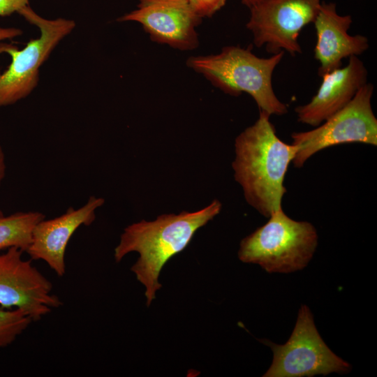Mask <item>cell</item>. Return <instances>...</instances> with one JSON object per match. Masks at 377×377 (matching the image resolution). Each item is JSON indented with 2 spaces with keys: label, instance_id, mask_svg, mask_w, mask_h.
<instances>
[{
  "label": "cell",
  "instance_id": "12",
  "mask_svg": "<svg viewBox=\"0 0 377 377\" xmlns=\"http://www.w3.org/2000/svg\"><path fill=\"white\" fill-rule=\"evenodd\" d=\"M368 71L357 56L349 57L348 64L333 70L322 77L321 84L311 100L295 108L297 121L316 127L348 104L366 84Z\"/></svg>",
  "mask_w": 377,
  "mask_h": 377
},
{
  "label": "cell",
  "instance_id": "1",
  "mask_svg": "<svg viewBox=\"0 0 377 377\" xmlns=\"http://www.w3.org/2000/svg\"><path fill=\"white\" fill-rule=\"evenodd\" d=\"M270 114L260 110L256 122L235 139L232 167L246 202L265 217L282 209L283 181L297 152L276 135Z\"/></svg>",
  "mask_w": 377,
  "mask_h": 377
},
{
  "label": "cell",
  "instance_id": "16",
  "mask_svg": "<svg viewBox=\"0 0 377 377\" xmlns=\"http://www.w3.org/2000/svg\"><path fill=\"white\" fill-rule=\"evenodd\" d=\"M196 14L201 18L212 17L223 8L226 0H188Z\"/></svg>",
  "mask_w": 377,
  "mask_h": 377
},
{
  "label": "cell",
  "instance_id": "5",
  "mask_svg": "<svg viewBox=\"0 0 377 377\" xmlns=\"http://www.w3.org/2000/svg\"><path fill=\"white\" fill-rule=\"evenodd\" d=\"M18 13L38 27L40 36L30 40L22 50L10 44L0 43V54L5 52L11 57L10 64L0 74V108L12 105L32 91L38 81L40 66L59 41L75 27L71 20L41 17L29 5Z\"/></svg>",
  "mask_w": 377,
  "mask_h": 377
},
{
  "label": "cell",
  "instance_id": "17",
  "mask_svg": "<svg viewBox=\"0 0 377 377\" xmlns=\"http://www.w3.org/2000/svg\"><path fill=\"white\" fill-rule=\"evenodd\" d=\"M29 0H0V16H8L29 5Z\"/></svg>",
  "mask_w": 377,
  "mask_h": 377
},
{
  "label": "cell",
  "instance_id": "18",
  "mask_svg": "<svg viewBox=\"0 0 377 377\" xmlns=\"http://www.w3.org/2000/svg\"><path fill=\"white\" fill-rule=\"evenodd\" d=\"M22 34V31L15 28H1L0 41L5 39H10Z\"/></svg>",
  "mask_w": 377,
  "mask_h": 377
},
{
  "label": "cell",
  "instance_id": "6",
  "mask_svg": "<svg viewBox=\"0 0 377 377\" xmlns=\"http://www.w3.org/2000/svg\"><path fill=\"white\" fill-rule=\"evenodd\" d=\"M273 352V360L263 377H312L331 373L346 374L350 364L333 353L315 325L313 314L302 305L293 332L285 344L263 341Z\"/></svg>",
  "mask_w": 377,
  "mask_h": 377
},
{
  "label": "cell",
  "instance_id": "13",
  "mask_svg": "<svg viewBox=\"0 0 377 377\" xmlns=\"http://www.w3.org/2000/svg\"><path fill=\"white\" fill-rule=\"evenodd\" d=\"M352 22L350 15L338 13L335 3H321L313 22L316 33L314 58L320 64V77L341 67L343 59L360 55L368 50L366 36L348 34Z\"/></svg>",
  "mask_w": 377,
  "mask_h": 377
},
{
  "label": "cell",
  "instance_id": "14",
  "mask_svg": "<svg viewBox=\"0 0 377 377\" xmlns=\"http://www.w3.org/2000/svg\"><path fill=\"white\" fill-rule=\"evenodd\" d=\"M44 219L39 212H18L6 216L0 210V253L11 247L26 252L34 226Z\"/></svg>",
  "mask_w": 377,
  "mask_h": 377
},
{
  "label": "cell",
  "instance_id": "2",
  "mask_svg": "<svg viewBox=\"0 0 377 377\" xmlns=\"http://www.w3.org/2000/svg\"><path fill=\"white\" fill-rule=\"evenodd\" d=\"M222 205L218 200L196 212L158 216L153 221L142 220L127 226L114 249L117 263L131 252L140 255L131 271L145 288L149 306L161 288L158 276L168 260L183 251L195 232L218 215Z\"/></svg>",
  "mask_w": 377,
  "mask_h": 377
},
{
  "label": "cell",
  "instance_id": "7",
  "mask_svg": "<svg viewBox=\"0 0 377 377\" xmlns=\"http://www.w3.org/2000/svg\"><path fill=\"white\" fill-rule=\"evenodd\" d=\"M374 85L367 82L353 99L313 130L294 132L292 144L297 147L293 160L301 168L316 152L329 147L361 142L377 145V119L371 108Z\"/></svg>",
  "mask_w": 377,
  "mask_h": 377
},
{
  "label": "cell",
  "instance_id": "11",
  "mask_svg": "<svg viewBox=\"0 0 377 377\" xmlns=\"http://www.w3.org/2000/svg\"><path fill=\"white\" fill-rule=\"evenodd\" d=\"M105 200L90 196L82 207H69L62 215L39 221L34 228L26 251L31 260H41L59 276L66 274L65 253L70 239L81 226H89L96 219L95 212Z\"/></svg>",
  "mask_w": 377,
  "mask_h": 377
},
{
  "label": "cell",
  "instance_id": "10",
  "mask_svg": "<svg viewBox=\"0 0 377 377\" xmlns=\"http://www.w3.org/2000/svg\"><path fill=\"white\" fill-rule=\"evenodd\" d=\"M138 8L119 18L140 23L154 42L180 50L198 45V16L188 0H138Z\"/></svg>",
  "mask_w": 377,
  "mask_h": 377
},
{
  "label": "cell",
  "instance_id": "15",
  "mask_svg": "<svg viewBox=\"0 0 377 377\" xmlns=\"http://www.w3.org/2000/svg\"><path fill=\"white\" fill-rule=\"evenodd\" d=\"M32 322L31 318L19 309H7L0 306V350L13 343Z\"/></svg>",
  "mask_w": 377,
  "mask_h": 377
},
{
  "label": "cell",
  "instance_id": "9",
  "mask_svg": "<svg viewBox=\"0 0 377 377\" xmlns=\"http://www.w3.org/2000/svg\"><path fill=\"white\" fill-rule=\"evenodd\" d=\"M23 253L17 247L0 253V306L19 309L37 321L62 302L52 293L51 281L23 258Z\"/></svg>",
  "mask_w": 377,
  "mask_h": 377
},
{
  "label": "cell",
  "instance_id": "3",
  "mask_svg": "<svg viewBox=\"0 0 377 377\" xmlns=\"http://www.w3.org/2000/svg\"><path fill=\"white\" fill-rule=\"evenodd\" d=\"M284 51L267 58L258 57L251 48L226 46L216 54L188 58L186 65L204 75L214 87L231 96L244 92L269 114L283 115L287 105L276 96L272 75Z\"/></svg>",
  "mask_w": 377,
  "mask_h": 377
},
{
  "label": "cell",
  "instance_id": "19",
  "mask_svg": "<svg viewBox=\"0 0 377 377\" xmlns=\"http://www.w3.org/2000/svg\"><path fill=\"white\" fill-rule=\"evenodd\" d=\"M6 174V161L3 150L0 145V185Z\"/></svg>",
  "mask_w": 377,
  "mask_h": 377
},
{
  "label": "cell",
  "instance_id": "8",
  "mask_svg": "<svg viewBox=\"0 0 377 377\" xmlns=\"http://www.w3.org/2000/svg\"><path fill=\"white\" fill-rule=\"evenodd\" d=\"M321 0H264L251 7L246 27L258 47L272 54H302L298 41L302 29L313 23Z\"/></svg>",
  "mask_w": 377,
  "mask_h": 377
},
{
  "label": "cell",
  "instance_id": "4",
  "mask_svg": "<svg viewBox=\"0 0 377 377\" xmlns=\"http://www.w3.org/2000/svg\"><path fill=\"white\" fill-rule=\"evenodd\" d=\"M318 240L311 223L295 221L280 209L241 241L238 258L243 263L259 265L268 273H291L307 266Z\"/></svg>",
  "mask_w": 377,
  "mask_h": 377
},
{
  "label": "cell",
  "instance_id": "20",
  "mask_svg": "<svg viewBox=\"0 0 377 377\" xmlns=\"http://www.w3.org/2000/svg\"><path fill=\"white\" fill-rule=\"evenodd\" d=\"M263 1L264 0H241V2L247 7L250 8Z\"/></svg>",
  "mask_w": 377,
  "mask_h": 377
}]
</instances>
